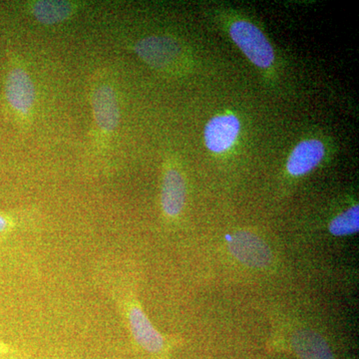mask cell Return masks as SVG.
<instances>
[{
	"mask_svg": "<svg viewBox=\"0 0 359 359\" xmlns=\"http://www.w3.org/2000/svg\"><path fill=\"white\" fill-rule=\"evenodd\" d=\"M80 4L69 0H33L23 4L28 15L39 25H61L74 18L80 11Z\"/></svg>",
	"mask_w": 359,
	"mask_h": 359,
	"instance_id": "8",
	"label": "cell"
},
{
	"mask_svg": "<svg viewBox=\"0 0 359 359\" xmlns=\"http://www.w3.org/2000/svg\"><path fill=\"white\" fill-rule=\"evenodd\" d=\"M92 110L91 145L98 156L105 155L109 150L120 124L121 111L117 90L107 74L95 77L90 92Z\"/></svg>",
	"mask_w": 359,
	"mask_h": 359,
	"instance_id": "1",
	"label": "cell"
},
{
	"mask_svg": "<svg viewBox=\"0 0 359 359\" xmlns=\"http://www.w3.org/2000/svg\"><path fill=\"white\" fill-rule=\"evenodd\" d=\"M240 131L241 122L237 116L233 114L215 116L205 127V147L215 154L226 152L237 141Z\"/></svg>",
	"mask_w": 359,
	"mask_h": 359,
	"instance_id": "7",
	"label": "cell"
},
{
	"mask_svg": "<svg viewBox=\"0 0 359 359\" xmlns=\"http://www.w3.org/2000/svg\"><path fill=\"white\" fill-rule=\"evenodd\" d=\"M122 308L130 334L138 348L151 359H168L173 342L153 325L136 299L125 297Z\"/></svg>",
	"mask_w": 359,
	"mask_h": 359,
	"instance_id": "3",
	"label": "cell"
},
{
	"mask_svg": "<svg viewBox=\"0 0 359 359\" xmlns=\"http://www.w3.org/2000/svg\"><path fill=\"white\" fill-rule=\"evenodd\" d=\"M25 221L20 212L0 211V237L18 230Z\"/></svg>",
	"mask_w": 359,
	"mask_h": 359,
	"instance_id": "13",
	"label": "cell"
},
{
	"mask_svg": "<svg viewBox=\"0 0 359 359\" xmlns=\"http://www.w3.org/2000/svg\"><path fill=\"white\" fill-rule=\"evenodd\" d=\"M20 359V355L16 351L9 348L6 344L0 341V359Z\"/></svg>",
	"mask_w": 359,
	"mask_h": 359,
	"instance_id": "14",
	"label": "cell"
},
{
	"mask_svg": "<svg viewBox=\"0 0 359 359\" xmlns=\"http://www.w3.org/2000/svg\"><path fill=\"white\" fill-rule=\"evenodd\" d=\"M325 155V147L318 139L302 141L290 153L287 163V172L292 176L309 174L320 165Z\"/></svg>",
	"mask_w": 359,
	"mask_h": 359,
	"instance_id": "10",
	"label": "cell"
},
{
	"mask_svg": "<svg viewBox=\"0 0 359 359\" xmlns=\"http://www.w3.org/2000/svg\"><path fill=\"white\" fill-rule=\"evenodd\" d=\"M290 349L299 359H335L327 340L318 332L306 328L292 334Z\"/></svg>",
	"mask_w": 359,
	"mask_h": 359,
	"instance_id": "11",
	"label": "cell"
},
{
	"mask_svg": "<svg viewBox=\"0 0 359 359\" xmlns=\"http://www.w3.org/2000/svg\"><path fill=\"white\" fill-rule=\"evenodd\" d=\"M231 39L248 59L259 68L271 67L275 51L264 32L247 20L233 21L230 26Z\"/></svg>",
	"mask_w": 359,
	"mask_h": 359,
	"instance_id": "4",
	"label": "cell"
},
{
	"mask_svg": "<svg viewBox=\"0 0 359 359\" xmlns=\"http://www.w3.org/2000/svg\"><path fill=\"white\" fill-rule=\"evenodd\" d=\"M328 230L335 237H346L359 230V207L354 205L341 214L337 215L328 224Z\"/></svg>",
	"mask_w": 359,
	"mask_h": 359,
	"instance_id": "12",
	"label": "cell"
},
{
	"mask_svg": "<svg viewBox=\"0 0 359 359\" xmlns=\"http://www.w3.org/2000/svg\"><path fill=\"white\" fill-rule=\"evenodd\" d=\"M229 250L240 263L250 268L264 269L273 262L268 244L250 231H237L229 243Z\"/></svg>",
	"mask_w": 359,
	"mask_h": 359,
	"instance_id": "6",
	"label": "cell"
},
{
	"mask_svg": "<svg viewBox=\"0 0 359 359\" xmlns=\"http://www.w3.org/2000/svg\"><path fill=\"white\" fill-rule=\"evenodd\" d=\"M187 189L183 174L178 168L166 167L163 174L161 188V208L166 218L175 219L180 217L186 204Z\"/></svg>",
	"mask_w": 359,
	"mask_h": 359,
	"instance_id": "9",
	"label": "cell"
},
{
	"mask_svg": "<svg viewBox=\"0 0 359 359\" xmlns=\"http://www.w3.org/2000/svg\"><path fill=\"white\" fill-rule=\"evenodd\" d=\"M134 51L150 67L170 72L178 67L183 58V48L176 39L163 35H152L138 40Z\"/></svg>",
	"mask_w": 359,
	"mask_h": 359,
	"instance_id": "5",
	"label": "cell"
},
{
	"mask_svg": "<svg viewBox=\"0 0 359 359\" xmlns=\"http://www.w3.org/2000/svg\"><path fill=\"white\" fill-rule=\"evenodd\" d=\"M4 97L9 112L20 129L27 130L34 121L37 106L36 85L20 54L7 51Z\"/></svg>",
	"mask_w": 359,
	"mask_h": 359,
	"instance_id": "2",
	"label": "cell"
}]
</instances>
